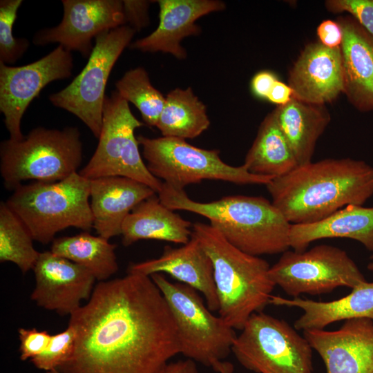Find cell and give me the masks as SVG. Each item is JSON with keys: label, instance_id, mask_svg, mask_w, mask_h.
<instances>
[{"label": "cell", "instance_id": "2", "mask_svg": "<svg viewBox=\"0 0 373 373\" xmlns=\"http://www.w3.org/2000/svg\"><path fill=\"white\" fill-rule=\"evenodd\" d=\"M271 202L291 224L322 220L373 196V166L350 157L298 165L267 185Z\"/></svg>", "mask_w": 373, "mask_h": 373}, {"label": "cell", "instance_id": "14", "mask_svg": "<svg viewBox=\"0 0 373 373\" xmlns=\"http://www.w3.org/2000/svg\"><path fill=\"white\" fill-rule=\"evenodd\" d=\"M61 22L38 31L33 37L37 46L59 44L66 50L90 57L93 39L100 33L126 25L120 0H62Z\"/></svg>", "mask_w": 373, "mask_h": 373}, {"label": "cell", "instance_id": "19", "mask_svg": "<svg viewBox=\"0 0 373 373\" xmlns=\"http://www.w3.org/2000/svg\"><path fill=\"white\" fill-rule=\"evenodd\" d=\"M127 271L148 276L155 274H169L180 283L200 292L211 312L219 309L212 262L192 234L187 243L178 248L166 246L160 257L132 263Z\"/></svg>", "mask_w": 373, "mask_h": 373}, {"label": "cell", "instance_id": "30", "mask_svg": "<svg viewBox=\"0 0 373 373\" xmlns=\"http://www.w3.org/2000/svg\"><path fill=\"white\" fill-rule=\"evenodd\" d=\"M119 95L140 111L144 123L155 126L165 103V97L151 83L147 71L137 67L126 71L116 82Z\"/></svg>", "mask_w": 373, "mask_h": 373}, {"label": "cell", "instance_id": "28", "mask_svg": "<svg viewBox=\"0 0 373 373\" xmlns=\"http://www.w3.org/2000/svg\"><path fill=\"white\" fill-rule=\"evenodd\" d=\"M115 248L108 240L85 231L55 238L50 251L85 267L99 282L107 280L118 270Z\"/></svg>", "mask_w": 373, "mask_h": 373}, {"label": "cell", "instance_id": "5", "mask_svg": "<svg viewBox=\"0 0 373 373\" xmlns=\"http://www.w3.org/2000/svg\"><path fill=\"white\" fill-rule=\"evenodd\" d=\"M90 192V180L77 172L57 182L23 184L6 202L34 240L48 244L66 228H93Z\"/></svg>", "mask_w": 373, "mask_h": 373}, {"label": "cell", "instance_id": "33", "mask_svg": "<svg viewBox=\"0 0 373 373\" xmlns=\"http://www.w3.org/2000/svg\"><path fill=\"white\" fill-rule=\"evenodd\" d=\"M325 5L333 13L350 14L373 36V0H328Z\"/></svg>", "mask_w": 373, "mask_h": 373}, {"label": "cell", "instance_id": "27", "mask_svg": "<svg viewBox=\"0 0 373 373\" xmlns=\"http://www.w3.org/2000/svg\"><path fill=\"white\" fill-rule=\"evenodd\" d=\"M210 125L205 105L192 88H177L165 97V103L156 127L163 137L192 139Z\"/></svg>", "mask_w": 373, "mask_h": 373}, {"label": "cell", "instance_id": "35", "mask_svg": "<svg viewBox=\"0 0 373 373\" xmlns=\"http://www.w3.org/2000/svg\"><path fill=\"white\" fill-rule=\"evenodd\" d=\"M122 2L125 23H128V26L135 31L149 26V8L151 1L124 0Z\"/></svg>", "mask_w": 373, "mask_h": 373}, {"label": "cell", "instance_id": "38", "mask_svg": "<svg viewBox=\"0 0 373 373\" xmlns=\"http://www.w3.org/2000/svg\"><path fill=\"white\" fill-rule=\"evenodd\" d=\"M293 98V90L291 88L283 82L277 79L273 85L267 99L271 103L278 106H283L289 103Z\"/></svg>", "mask_w": 373, "mask_h": 373}, {"label": "cell", "instance_id": "34", "mask_svg": "<svg viewBox=\"0 0 373 373\" xmlns=\"http://www.w3.org/2000/svg\"><path fill=\"white\" fill-rule=\"evenodd\" d=\"M20 341V359L32 360L42 353L48 346L51 336L46 330H38L36 328L18 329Z\"/></svg>", "mask_w": 373, "mask_h": 373}, {"label": "cell", "instance_id": "32", "mask_svg": "<svg viewBox=\"0 0 373 373\" xmlns=\"http://www.w3.org/2000/svg\"><path fill=\"white\" fill-rule=\"evenodd\" d=\"M75 341V331L68 326L63 332L52 335L45 350L31 361L37 368L47 372L57 370L70 357Z\"/></svg>", "mask_w": 373, "mask_h": 373}, {"label": "cell", "instance_id": "3", "mask_svg": "<svg viewBox=\"0 0 373 373\" xmlns=\"http://www.w3.org/2000/svg\"><path fill=\"white\" fill-rule=\"evenodd\" d=\"M157 195L173 211H186L207 218L230 244L246 254L273 255L290 247L291 224L272 202L262 196L230 195L202 202L191 199L184 189L164 182Z\"/></svg>", "mask_w": 373, "mask_h": 373}, {"label": "cell", "instance_id": "40", "mask_svg": "<svg viewBox=\"0 0 373 373\" xmlns=\"http://www.w3.org/2000/svg\"><path fill=\"white\" fill-rule=\"evenodd\" d=\"M212 368L218 373H233L234 370L233 364L225 361L218 362Z\"/></svg>", "mask_w": 373, "mask_h": 373}, {"label": "cell", "instance_id": "18", "mask_svg": "<svg viewBox=\"0 0 373 373\" xmlns=\"http://www.w3.org/2000/svg\"><path fill=\"white\" fill-rule=\"evenodd\" d=\"M159 24L150 35L136 40L131 48L143 52H162L178 59L187 57L182 41L200 33L195 21L209 13L222 11L226 6L219 0H159Z\"/></svg>", "mask_w": 373, "mask_h": 373}, {"label": "cell", "instance_id": "20", "mask_svg": "<svg viewBox=\"0 0 373 373\" xmlns=\"http://www.w3.org/2000/svg\"><path fill=\"white\" fill-rule=\"evenodd\" d=\"M93 228L107 240L121 235L123 222L141 202L156 193L146 184L121 176L90 180Z\"/></svg>", "mask_w": 373, "mask_h": 373}, {"label": "cell", "instance_id": "22", "mask_svg": "<svg viewBox=\"0 0 373 373\" xmlns=\"http://www.w3.org/2000/svg\"><path fill=\"white\" fill-rule=\"evenodd\" d=\"M270 304L303 310V314L294 325L298 331L324 329L334 322L353 318L373 320V282L367 280L352 289L347 296L331 301L272 296Z\"/></svg>", "mask_w": 373, "mask_h": 373}, {"label": "cell", "instance_id": "36", "mask_svg": "<svg viewBox=\"0 0 373 373\" xmlns=\"http://www.w3.org/2000/svg\"><path fill=\"white\" fill-rule=\"evenodd\" d=\"M317 35L319 42L329 48L341 46L343 40V31L337 21L324 20L318 26Z\"/></svg>", "mask_w": 373, "mask_h": 373}, {"label": "cell", "instance_id": "12", "mask_svg": "<svg viewBox=\"0 0 373 373\" xmlns=\"http://www.w3.org/2000/svg\"><path fill=\"white\" fill-rule=\"evenodd\" d=\"M269 274L275 285L292 298L327 294L341 287L353 289L367 281L345 251L329 245L303 251L287 250Z\"/></svg>", "mask_w": 373, "mask_h": 373}, {"label": "cell", "instance_id": "1", "mask_svg": "<svg viewBox=\"0 0 373 373\" xmlns=\"http://www.w3.org/2000/svg\"><path fill=\"white\" fill-rule=\"evenodd\" d=\"M68 326L75 346L59 373H165L180 354L166 300L142 274L99 281L87 303L70 315Z\"/></svg>", "mask_w": 373, "mask_h": 373}, {"label": "cell", "instance_id": "16", "mask_svg": "<svg viewBox=\"0 0 373 373\" xmlns=\"http://www.w3.org/2000/svg\"><path fill=\"white\" fill-rule=\"evenodd\" d=\"M303 336L326 373H373V320L350 319L336 330L307 329Z\"/></svg>", "mask_w": 373, "mask_h": 373}, {"label": "cell", "instance_id": "21", "mask_svg": "<svg viewBox=\"0 0 373 373\" xmlns=\"http://www.w3.org/2000/svg\"><path fill=\"white\" fill-rule=\"evenodd\" d=\"M336 21L343 31V93L357 110L373 111V36L351 16Z\"/></svg>", "mask_w": 373, "mask_h": 373}, {"label": "cell", "instance_id": "11", "mask_svg": "<svg viewBox=\"0 0 373 373\" xmlns=\"http://www.w3.org/2000/svg\"><path fill=\"white\" fill-rule=\"evenodd\" d=\"M135 32L124 25L98 35L80 73L66 87L49 96L52 105L77 117L97 138L102 126L105 88L109 75Z\"/></svg>", "mask_w": 373, "mask_h": 373}, {"label": "cell", "instance_id": "23", "mask_svg": "<svg viewBox=\"0 0 373 373\" xmlns=\"http://www.w3.org/2000/svg\"><path fill=\"white\" fill-rule=\"evenodd\" d=\"M334 238L356 240L373 251V207L350 204L322 220L291 224L290 247L303 251L314 241Z\"/></svg>", "mask_w": 373, "mask_h": 373}, {"label": "cell", "instance_id": "6", "mask_svg": "<svg viewBox=\"0 0 373 373\" xmlns=\"http://www.w3.org/2000/svg\"><path fill=\"white\" fill-rule=\"evenodd\" d=\"M79 129L37 127L21 140L0 144V172L6 189L15 190L23 182H54L78 172L83 146Z\"/></svg>", "mask_w": 373, "mask_h": 373}, {"label": "cell", "instance_id": "39", "mask_svg": "<svg viewBox=\"0 0 373 373\" xmlns=\"http://www.w3.org/2000/svg\"><path fill=\"white\" fill-rule=\"evenodd\" d=\"M165 373H199L195 362L186 358L169 363Z\"/></svg>", "mask_w": 373, "mask_h": 373}, {"label": "cell", "instance_id": "25", "mask_svg": "<svg viewBox=\"0 0 373 373\" xmlns=\"http://www.w3.org/2000/svg\"><path fill=\"white\" fill-rule=\"evenodd\" d=\"M273 112L298 165L312 162L316 142L331 121L325 105L292 98Z\"/></svg>", "mask_w": 373, "mask_h": 373}, {"label": "cell", "instance_id": "31", "mask_svg": "<svg viewBox=\"0 0 373 373\" xmlns=\"http://www.w3.org/2000/svg\"><path fill=\"white\" fill-rule=\"evenodd\" d=\"M21 0L0 1V61L8 65L18 61L27 50L29 41L15 38L12 28Z\"/></svg>", "mask_w": 373, "mask_h": 373}, {"label": "cell", "instance_id": "8", "mask_svg": "<svg viewBox=\"0 0 373 373\" xmlns=\"http://www.w3.org/2000/svg\"><path fill=\"white\" fill-rule=\"evenodd\" d=\"M162 292L177 326L180 354L212 367L231 352L235 329L204 303L198 291L180 283L169 281L162 274L151 276Z\"/></svg>", "mask_w": 373, "mask_h": 373}, {"label": "cell", "instance_id": "37", "mask_svg": "<svg viewBox=\"0 0 373 373\" xmlns=\"http://www.w3.org/2000/svg\"><path fill=\"white\" fill-rule=\"evenodd\" d=\"M278 79L270 71H260L251 79V87L255 95L260 98H267L273 85Z\"/></svg>", "mask_w": 373, "mask_h": 373}, {"label": "cell", "instance_id": "17", "mask_svg": "<svg viewBox=\"0 0 373 373\" xmlns=\"http://www.w3.org/2000/svg\"><path fill=\"white\" fill-rule=\"evenodd\" d=\"M288 85L293 98L325 105L344 93L345 78L341 48L319 41L307 45L289 71Z\"/></svg>", "mask_w": 373, "mask_h": 373}, {"label": "cell", "instance_id": "9", "mask_svg": "<svg viewBox=\"0 0 373 373\" xmlns=\"http://www.w3.org/2000/svg\"><path fill=\"white\" fill-rule=\"evenodd\" d=\"M233 342L231 352L256 373H313L312 348L283 319L262 312L252 314Z\"/></svg>", "mask_w": 373, "mask_h": 373}, {"label": "cell", "instance_id": "7", "mask_svg": "<svg viewBox=\"0 0 373 373\" xmlns=\"http://www.w3.org/2000/svg\"><path fill=\"white\" fill-rule=\"evenodd\" d=\"M137 139L151 173L175 189H184L205 180L267 185L274 178L251 173L243 164L231 166L222 160L219 151L200 149L184 139L142 135Z\"/></svg>", "mask_w": 373, "mask_h": 373}, {"label": "cell", "instance_id": "26", "mask_svg": "<svg viewBox=\"0 0 373 373\" xmlns=\"http://www.w3.org/2000/svg\"><path fill=\"white\" fill-rule=\"evenodd\" d=\"M243 165L253 174L278 178L298 166L274 112L261 122Z\"/></svg>", "mask_w": 373, "mask_h": 373}, {"label": "cell", "instance_id": "29", "mask_svg": "<svg viewBox=\"0 0 373 373\" xmlns=\"http://www.w3.org/2000/svg\"><path fill=\"white\" fill-rule=\"evenodd\" d=\"M31 233L6 202L0 203V261L15 264L23 274L33 269L40 252Z\"/></svg>", "mask_w": 373, "mask_h": 373}, {"label": "cell", "instance_id": "41", "mask_svg": "<svg viewBox=\"0 0 373 373\" xmlns=\"http://www.w3.org/2000/svg\"><path fill=\"white\" fill-rule=\"evenodd\" d=\"M371 262L368 263L367 265V269L368 270L373 271V254L370 257Z\"/></svg>", "mask_w": 373, "mask_h": 373}, {"label": "cell", "instance_id": "4", "mask_svg": "<svg viewBox=\"0 0 373 373\" xmlns=\"http://www.w3.org/2000/svg\"><path fill=\"white\" fill-rule=\"evenodd\" d=\"M192 228V235L212 262L219 316L241 330L252 314L270 304L276 287L269 274L271 266L230 244L210 224L195 222Z\"/></svg>", "mask_w": 373, "mask_h": 373}, {"label": "cell", "instance_id": "13", "mask_svg": "<svg viewBox=\"0 0 373 373\" xmlns=\"http://www.w3.org/2000/svg\"><path fill=\"white\" fill-rule=\"evenodd\" d=\"M73 59L70 51L58 46L39 59L21 66L0 61V111L12 140H21L23 114L32 101L49 83L71 76Z\"/></svg>", "mask_w": 373, "mask_h": 373}, {"label": "cell", "instance_id": "15", "mask_svg": "<svg viewBox=\"0 0 373 373\" xmlns=\"http://www.w3.org/2000/svg\"><path fill=\"white\" fill-rule=\"evenodd\" d=\"M33 271L35 287L31 300L61 316L79 308L94 289L96 279L87 269L51 251L39 254Z\"/></svg>", "mask_w": 373, "mask_h": 373}, {"label": "cell", "instance_id": "24", "mask_svg": "<svg viewBox=\"0 0 373 373\" xmlns=\"http://www.w3.org/2000/svg\"><path fill=\"white\" fill-rule=\"evenodd\" d=\"M191 222L164 205L155 194L139 203L125 218L122 244L152 239L184 245L191 237Z\"/></svg>", "mask_w": 373, "mask_h": 373}, {"label": "cell", "instance_id": "10", "mask_svg": "<svg viewBox=\"0 0 373 373\" xmlns=\"http://www.w3.org/2000/svg\"><path fill=\"white\" fill-rule=\"evenodd\" d=\"M144 125L132 113L128 102L117 90L104 103L102 126L97 148L79 173L91 180L103 177L128 178L157 193L162 182L147 169L139 150L135 131Z\"/></svg>", "mask_w": 373, "mask_h": 373}]
</instances>
